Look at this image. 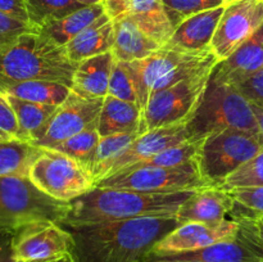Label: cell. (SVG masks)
Wrapping results in <instances>:
<instances>
[{
    "mask_svg": "<svg viewBox=\"0 0 263 262\" xmlns=\"http://www.w3.org/2000/svg\"><path fill=\"white\" fill-rule=\"evenodd\" d=\"M157 216L99 223H61L73 238V262H148L154 246L180 225Z\"/></svg>",
    "mask_w": 263,
    "mask_h": 262,
    "instance_id": "6da1fadb",
    "label": "cell"
},
{
    "mask_svg": "<svg viewBox=\"0 0 263 262\" xmlns=\"http://www.w3.org/2000/svg\"><path fill=\"white\" fill-rule=\"evenodd\" d=\"M194 192L154 194L95 186L69 202L68 215L59 223L82 225L157 216L177 217L180 208Z\"/></svg>",
    "mask_w": 263,
    "mask_h": 262,
    "instance_id": "7a4b0ae2",
    "label": "cell"
},
{
    "mask_svg": "<svg viewBox=\"0 0 263 262\" xmlns=\"http://www.w3.org/2000/svg\"><path fill=\"white\" fill-rule=\"evenodd\" d=\"M77 64L64 46L39 31L23 33L17 40L0 44V86L21 81H51L72 86Z\"/></svg>",
    "mask_w": 263,
    "mask_h": 262,
    "instance_id": "3957f363",
    "label": "cell"
},
{
    "mask_svg": "<svg viewBox=\"0 0 263 262\" xmlns=\"http://www.w3.org/2000/svg\"><path fill=\"white\" fill-rule=\"evenodd\" d=\"M186 127L193 141L203 140L211 134L229 128L247 131L259 138L251 102L235 85L217 79L213 72L202 102Z\"/></svg>",
    "mask_w": 263,
    "mask_h": 262,
    "instance_id": "277c9868",
    "label": "cell"
},
{
    "mask_svg": "<svg viewBox=\"0 0 263 262\" xmlns=\"http://www.w3.org/2000/svg\"><path fill=\"white\" fill-rule=\"evenodd\" d=\"M217 63V58L211 51L189 53L164 45L148 58L123 64L131 74L138 94L139 108L143 112L153 92L167 89Z\"/></svg>",
    "mask_w": 263,
    "mask_h": 262,
    "instance_id": "5b68a950",
    "label": "cell"
},
{
    "mask_svg": "<svg viewBox=\"0 0 263 262\" xmlns=\"http://www.w3.org/2000/svg\"><path fill=\"white\" fill-rule=\"evenodd\" d=\"M69 202L41 192L27 176H0V229L15 231L40 221L62 222Z\"/></svg>",
    "mask_w": 263,
    "mask_h": 262,
    "instance_id": "8992f818",
    "label": "cell"
},
{
    "mask_svg": "<svg viewBox=\"0 0 263 262\" xmlns=\"http://www.w3.org/2000/svg\"><path fill=\"white\" fill-rule=\"evenodd\" d=\"M215 67L203 69L167 89L153 92L141 112L140 134L189 122L202 102Z\"/></svg>",
    "mask_w": 263,
    "mask_h": 262,
    "instance_id": "52a82bcc",
    "label": "cell"
},
{
    "mask_svg": "<svg viewBox=\"0 0 263 262\" xmlns=\"http://www.w3.org/2000/svg\"><path fill=\"white\" fill-rule=\"evenodd\" d=\"M258 136L241 130H222L202 140L195 162L203 179L220 188L234 171L262 151Z\"/></svg>",
    "mask_w": 263,
    "mask_h": 262,
    "instance_id": "ba28073f",
    "label": "cell"
},
{
    "mask_svg": "<svg viewBox=\"0 0 263 262\" xmlns=\"http://www.w3.org/2000/svg\"><path fill=\"white\" fill-rule=\"evenodd\" d=\"M28 179L41 192L61 202H72L95 188L91 172L84 163L53 148H41Z\"/></svg>",
    "mask_w": 263,
    "mask_h": 262,
    "instance_id": "9c48e42d",
    "label": "cell"
},
{
    "mask_svg": "<svg viewBox=\"0 0 263 262\" xmlns=\"http://www.w3.org/2000/svg\"><path fill=\"white\" fill-rule=\"evenodd\" d=\"M95 186L167 194V193L199 190L212 185L203 179L194 159L176 167L126 169L99 180Z\"/></svg>",
    "mask_w": 263,
    "mask_h": 262,
    "instance_id": "30bf717a",
    "label": "cell"
},
{
    "mask_svg": "<svg viewBox=\"0 0 263 262\" xmlns=\"http://www.w3.org/2000/svg\"><path fill=\"white\" fill-rule=\"evenodd\" d=\"M263 26V0H231L225 5L210 50L218 62L228 59Z\"/></svg>",
    "mask_w": 263,
    "mask_h": 262,
    "instance_id": "8fae6325",
    "label": "cell"
},
{
    "mask_svg": "<svg viewBox=\"0 0 263 262\" xmlns=\"http://www.w3.org/2000/svg\"><path fill=\"white\" fill-rule=\"evenodd\" d=\"M73 238L59 222L40 221L13 233L12 252L15 261H53L71 256Z\"/></svg>",
    "mask_w": 263,
    "mask_h": 262,
    "instance_id": "7c38bea8",
    "label": "cell"
},
{
    "mask_svg": "<svg viewBox=\"0 0 263 262\" xmlns=\"http://www.w3.org/2000/svg\"><path fill=\"white\" fill-rule=\"evenodd\" d=\"M103 100L104 98L81 97L71 90L32 144L39 148H53L90 126L98 125Z\"/></svg>",
    "mask_w": 263,
    "mask_h": 262,
    "instance_id": "4fadbf2b",
    "label": "cell"
},
{
    "mask_svg": "<svg viewBox=\"0 0 263 262\" xmlns=\"http://www.w3.org/2000/svg\"><path fill=\"white\" fill-rule=\"evenodd\" d=\"M240 222L238 218H226L218 223L182 222L170 231L154 246L148 262L153 258L177 256L187 252L199 251L212 244L233 239L238 234Z\"/></svg>",
    "mask_w": 263,
    "mask_h": 262,
    "instance_id": "5bb4252c",
    "label": "cell"
},
{
    "mask_svg": "<svg viewBox=\"0 0 263 262\" xmlns=\"http://www.w3.org/2000/svg\"><path fill=\"white\" fill-rule=\"evenodd\" d=\"M236 218L240 222V228L233 239L166 258L200 262H263V239L259 221L248 217Z\"/></svg>",
    "mask_w": 263,
    "mask_h": 262,
    "instance_id": "9a60e30c",
    "label": "cell"
},
{
    "mask_svg": "<svg viewBox=\"0 0 263 262\" xmlns=\"http://www.w3.org/2000/svg\"><path fill=\"white\" fill-rule=\"evenodd\" d=\"M186 125L187 123L174 125L140 134L131 143V145L121 154L120 158L113 163L107 176L118 171H122V170L139 163V162L145 161V159L151 158V157L156 156V154L161 153V152L166 151L171 146L179 145V144L190 140Z\"/></svg>",
    "mask_w": 263,
    "mask_h": 262,
    "instance_id": "2e32d148",
    "label": "cell"
},
{
    "mask_svg": "<svg viewBox=\"0 0 263 262\" xmlns=\"http://www.w3.org/2000/svg\"><path fill=\"white\" fill-rule=\"evenodd\" d=\"M235 207V199L222 188L210 186L195 190L177 213L180 222L218 223L225 221Z\"/></svg>",
    "mask_w": 263,
    "mask_h": 262,
    "instance_id": "e0dca14e",
    "label": "cell"
},
{
    "mask_svg": "<svg viewBox=\"0 0 263 262\" xmlns=\"http://www.w3.org/2000/svg\"><path fill=\"white\" fill-rule=\"evenodd\" d=\"M223 8L225 7L205 10L182 21L175 28L166 45L189 53L211 51V41L223 13Z\"/></svg>",
    "mask_w": 263,
    "mask_h": 262,
    "instance_id": "ac0fdd59",
    "label": "cell"
},
{
    "mask_svg": "<svg viewBox=\"0 0 263 262\" xmlns=\"http://www.w3.org/2000/svg\"><path fill=\"white\" fill-rule=\"evenodd\" d=\"M261 71H263V26L228 59L218 62L213 68V74L222 81L235 85Z\"/></svg>",
    "mask_w": 263,
    "mask_h": 262,
    "instance_id": "d6986e66",
    "label": "cell"
},
{
    "mask_svg": "<svg viewBox=\"0 0 263 262\" xmlns=\"http://www.w3.org/2000/svg\"><path fill=\"white\" fill-rule=\"evenodd\" d=\"M112 21L115 27L112 54L116 61L122 63L140 61L148 58L162 48L161 44L145 35L126 14Z\"/></svg>",
    "mask_w": 263,
    "mask_h": 262,
    "instance_id": "ffe728a7",
    "label": "cell"
},
{
    "mask_svg": "<svg viewBox=\"0 0 263 262\" xmlns=\"http://www.w3.org/2000/svg\"><path fill=\"white\" fill-rule=\"evenodd\" d=\"M115 61L112 51H108L80 62L72 79V91L85 98L107 97Z\"/></svg>",
    "mask_w": 263,
    "mask_h": 262,
    "instance_id": "44dd1931",
    "label": "cell"
},
{
    "mask_svg": "<svg viewBox=\"0 0 263 262\" xmlns=\"http://www.w3.org/2000/svg\"><path fill=\"white\" fill-rule=\"evenodd\" d=\"M115 43L113 21L105 13L92 25L69 41L64 48L68 58L74 63L112 51Z\"/></svg>",
    "mask_w": 263,
    "mask_h": 262,
    "instance_id": "7402d4cb",
    "label": "cell"
},
{
    "mask_svg": "<svg viewBox=\"0 0 263 262\" xmlns=\"http://www.w3.org/2000/svg\"><path fill=\"white\" fill-rule=\"evenodd\" d=\"M126 15L162 46L168 43L175 31L162 0H131Z\"/></svg>",
    "mask_w": 263,
    "mask_h": 262,
    "instance_id": "603a6c76",
    "label": "cell"
},
{
    "mask_svg": "<svg viewBox=\"0 0 263 262\" xmlns=\"http://www.w3.org/2000/svg\"><path fill=\"white\" fill-rule=\"evenodd\" d=\"M141 109L134 103L107 95L98 118V131L100 136L113 134L140 133Z\"/></svg>",
    "mask_w": 263,
    "mask_h": 262,
    "instance_id": "cb8c5ba5",
    "label": "cell"
},
{
    "mask_svg": "<svg viewBox=\"0 0 263 262\" xmlns=\"http://www.w3.org/2000/svg\"><path fill=\"white\" fill-rule=\"evenodd\" d=\"M105 8L103 3L94 5H86L76 12L71 13L62 20L53 21L43 27L39 28V32L48 36L49 39L61 46H66L71 40H73L79 33H81L85 28L95 22L99 17L105 14Z\"/></svg>",
    "mask_w": 263,
    "mask_h": 262,
    "instance_id": "d4e9b609",
    "label": "cell"
},
{
    "mask_svg": "<svg viewBox=\"0 0 263 262\" xmlns=\"http://www.w3.org/2000/svg\"><path fill=\"white\" fill-rule=\"evenodd\" d=\"M0 92L23 100H28V102L59 107L69 95L71 87L63 84H58V82L32 80V81H21L2 85Z\"/></svg>",
    "mask_w": 263,
    "mask_h": 262,
    "instance_id": "484cf974",
    "label": "cell"
},
{
    "mask_svg": "<svg viewBox=\"0 0 263 262\" xmlns=\"http://www.w3.org/2000/svg\"><path fill=\"white\" fill-rule=\"evenodd\" d=\"M5 95V94H4ZM17 117L21 131V140L32 143L41 133L57 107L40 103L28 102L20 98L5 95Z\"/></svg>",
    "mask_w": 263,
    "mask_h": 262,
    "instance_id": "4316f807",
    "label": "cell"
},
{
    "mask_svg": "<svg viewBox=\"0 0 263 262\" xmlns=\"http://www.w3.org/2000/svg\"><path fill=\"white\" fill-rule=\"evenodd\" d=\"M41 148L30 141H0V176H27L35 159L40 156Z\"/></svg>",
    "mask_w": 263,
    "mask_h": 262,
    "instance_id": "83f0119b",
    "label": "cell"
},
{
    "mask_svg": "<svg viewBox=\"0 0 263 262\" xmlns=\"http://www.w3.org/2000/svg\"><path fill=\"white\" fill-rule=\"evenodd\" d=\"M139 135L140 133H126L113 134V135L100 138L91 166H90V172H91L95 184L107 176L113 163L120 158L121 154L131 145V143Z\"/></svg>",
    "mask_w": 263,
    "mask_h": 262,
    "instance_id": "f1b7e54d",
    "label": "cell"
},
{
    "mask_svg": "<svg viewBox=\"0 0 263 262\" xmlns=\"http://www.w3.org/2000/svg\"><path fill=\"white\" fill-rule=\"evenodd\" d=\"M26 7L28 21L39 30L46 23L62 20L86 5L77 0H26Z\"/></svg>",
    "mask_w": 263,
    "mask_h": 262,
    "instance_id": "f546056e",
    "label": "cell"
},
{
    "mask_svg": "<svg viewBox=\"0 0 263 262\" xmlns=\"http://www.w3.org/2000/svg\"><path fill=\"white\" fill-rule=\"evenodd\" d=\"M100 138L102 136L98 131V125H92L72 138L57 144L55 146H53V149L77 159L90 170Z\"/></svg>",
    "mask_w": 263,
    "mask_h": 262,
    "instance_id": "4dcf8cb0",
    "label": "cell"
},
{
    "mask_svg": "<svg viewBox=\"0 0 263 262\" xmlns=\"http://www.w3.org/2000/svg\"><path fill=\"white\" fill-rule=\"evenodd\" d=\"M202 140L193 141L187 140L179 145L171 146L151 158L145 159L143 162L133 164L127 169H139V167H176L181 164L187 163L190 161H194L195 156L198 153ZM126 170V169H125Z\"/></svg>",
    "mask_w": 263,
    "mask_h": 262,
    "instance_id": "1f68e13d",
    "label": "cell"
},
{
    "mask_svg": "<svg viewBox=\"0 0 263 262\" xmlns=\"http://www.w3.org/2000/svg\"><path fill=\"white\" fill-rule=\"evenodd\" d=\"M235 199L231 217H248L261 221L263 217V186L235 188L228 190Z\"/></svg>",
    "mask_w": 263,
    "mask_h": 262,
    "instance_id": "d6a6232c",
    "label": "cell"
},
{
    "mask_svg": "<svg viewBox=\"0 0 263 262\" xmlns=\"http://www.w3.org/2000/svg\"><path fill=\"white\" fill-rule=\"evenodd\" d=\"M230 2L231 0H162L174 28L192 15L225 7Z\"/></svg>",
    "mask_w": 263,
    "mask_h": 262,
    "instance_id": "836d02e7",
    "label": "cell"
},
{
    "mask_svg": "<svg viewBox=\"0 0 263 262\" xmlns=\"http://www.w3.org/2000/svg\"><path fill=\"white\" fill-rule=\"evenodd\" d=\"M247 186H263V148L251 161L246 162L234 171L220 188L231 190Z\"/></svg>",
    "mask_w": 263,
    "mask_h": 262,
    "instance_id": "e575fe53",
    "label": "cell"
},
{
    "mask_svg": "<svg viewBox=\"0 0 263 262\" xmlns=\"http://www.w3.org/2000/svg\"><path fill=\"white\" fill-rule=\"evenodd\" d=\"M108 95H112V97L118 98V99L125 100V102L134 103L139 107L135 85H134L133 79H131V74L128 73L127 68H126L122 62L115 61L109 80Z\"/></svg>",
    "mask_w": 263,
    "mask_h": 262,
    "instance_id": "d590c367",
    "label": "cell"
},
{
    "mask_svg": "<svg viewBox=\"0 0 263 262\" xmlns=\"http://www.w3.org/2000/svg\"><path fill=\"white\" fill-rule=\"evenodd\" d=\"M32 31L37 30L31 23L0 12V44L12 43L23 33L32 32Z\"/></svg>",
    "mask_w": 263,
    "mask_h": 262,
    "instance_id": "8d00e7d4",
    "label": "cell"
},
{
    "mask_svg": "<svg viewBox=\"0 0 263 262\" xmlns=\"http://www.w3.org/2000/svg\"><path fill=\"white\" fill-rule=\"evenodd\" d=\"M0 130L7 133L13 139L21 140L20 125H18L15 113L3 92H0Z\"/></svg>",
    "mask_w": 263,
    "mask_h": 262,
    "instance_id": "74e56055",
    "label": "cell"
},
{
    "mask_svg": "<svg viewBox=\"0 0 263 262\" xmlns=\"http://www.w3.org/2000/svg\"><path fill=\"white\" fill-rule=\"evenodd\" d=\"M235 86L248 100L263 104V71L241 80Z\"/></svg>",
    "mask_w": 263,
    "mask_h": 262,
    "instance_id": "f35d334b",
    "label": "cell"
},
{
    "mask_svg": "<svg viewBox=\"0 0 263 262\" xmlns=\"http://www.w3.org/2000/svg\"><path fill=\"white\" fill-rule=\"evenodd\" d=\"M0 12L30 23L26 0H0Z\"/></svg>",
    "mask_w": 263,
    "mask_h": 262,
    "instance_id": "ab89813d",
    "label": "cell"
},
{
    "mask_svg": "<svg viewBox=\"0 0 263 262\" xmlns=\"http://www.w3.org/2000/svg\"><path fill=\"white\" fill-rule=\"evenodd\" d=\"M131 0H103V5L105 8V12L109 15L110 20L126 14L130 7Z\"/></svg>",
    "mask_w": 263,
    "mask_h": 262,
    "instance_id": "60d3db41",
    "label": "cell"
},
{
    "mask_svg": "<svg viewBox=\"0 0 263 262\" xmlns=\"http://www.w3.org/2000/svg\"><path fill=\"white\" fill-rule=\"evenodd\" d=\"M251 102V100H249ZM252 109H253L254 117H256L257 123H258L259 128V141H261L263 146V104H259V103L251 102Z\"/></svg>",
    "mask_w": 263,
    "mask_h": 262,
    "instance_id": "b9f144b4",
    "label": "cell"
},
{
    "mask_svg": "<svg viewBox=\"0 0 263 262\" xmlns=\"http://www.w3.org/2000/svg\"><path fill=\"white\" fill-rule=\"evenodd\" d=\"M0 262H20V261H15L14 257H13L12 244L5 247L4 249L0 251Z\"/></svg>",
    "mask_w": 263,
    "mask_h": 262,
    "instance_id": "7bdbcfd3",
    "label": "cell"
},
{
    "mask_svg": "<svg viewBox=\"0 0 263 262\" xmlns=\"http://www.w3.org/2000/svg\"><path fill=\"white\" fill-rule=\"evenodd\" d=\"M149 262H200V261H185V259H175V258H153Z\"/></svg>",
    "mask_w": 263,
    "mask_h": 262,
    "instance_id": "ee69618b",
    "label": "cell"
},
{
    "mask_svg": "<svg viewBox=\"0 0 263 262\" xmlns=\"http://www.w3.org/2000/svg\"><path fill=\"white\" fill-rule=\"evenodd\" d=\"M79 3L84 5H94V4H100L103 3V0H77Z\"/></svg>",
    "mask_w": 263,
    "mask_h": 262,
    "instance_id": "f6af8a7d",
    "label": "cell"
},
{
    "mask_svg": "<svg viewBox=\"0 0 263 262\" xmlns=\"http://www.w3.org/2000/svg\"><path fill=\"white\" fill-rule=\"evenodd\" d=\"M12 136L8 135L7 133H4V131L0 130V141H7V140H12Z\"/></svg>",
    "mask_w": 263,
    "mask_h": 262,
    "instance_id": "bcb514c9",
    "label": "cell"
},
{
    "mask_svg": "<svg viewBox=\"0 0 263 262\" xmlns=\"http://www.w3.org/2000/svg\"><path fill=\"white\" fill-rule=\"evenodd\" d=\"M59 262H73V259H72L71 256H67V257H63V258L59 259Z\"/></svg>",
    "mask_w": 263,
    "mask_h": 262,
    "instance_id": "7dc6e473",
    "label": "cell"
},
{
    "mask_svg": "<svg viewBox=\"0 0 263 262\" xmlns=\"http://www.w3.org/2000/svg\"><path fill=\"white\" fill-rule=\"evenodd\" d=\"M259 229H261V235L263 239V222H261V221H259Z\"/></svg>",
    "mask_w": 263,
    "mask_h": 262,
    "instance_id": "c3c4849f",
    "label": "cell"
},
{
    "mask_svg": "<svg viewBox=\"0 0 263 262\" xmlns=\"http://www.w3.org/2000/svg\"><path fill=\"white\" fill-rule=\"evenodd\" d=\"M62 258H63V257H62ZM59 259H61V258H58V259H53V261H41V262H59Z\"/></svg>",
    "mask_w": 263,
    "mask_h": 262,
    "instance_id": "681fc988",
    "label": "cell"
},
{
    "mask_svg": "<svg viewBox=\"0 0 263 262\" xmlns=\"http://www.w3.org/2000/svg\"><path fill=\"white\" fill-rule=\"evenodd\" d=\"M261 222H263V217H262V218H261Z\"/></svg>",
    "mask_w": 263,
    "mask_h": 262,
    "instance_id": "f907efd6",
    "label": "cell"
}]
</instances>
